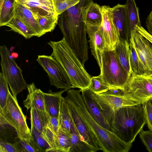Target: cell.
Instances as JSON below:
<instances>
[{"mask_svg":"<svg viewBox=\"0 0 152 152\" xmlns=\"http://www.w3.org/2000/svg\"><path fill=\"white\" fill-rule=\"evenodd\" d=\"M69 134L58 130L54 135L53 146L47 149L45 152H69L70 147Z\"/></svg>","mask_w":152,"mask_h":152,"instance_id":"24","label":"cell"},{"mask_svg":"<svg viewBox=\"0 0 152 152\" xmlns=\"http://www.w3.org/2000/svg\"><path fill=\"white\" fill-rule=\"evenodd\" d=\"M30 129L35 142L42 152H45L50 148L49 144L44 139L41 134L36 128L31 126Z\"/></svg>","mask_w":152,"mask_h":152,"instance_id":"35","label":"cell"},{"mask_svg":"<svg viewBox=\"0 0 152 152\" xmlns=\"http://www.w3.org/2000/svg\"><path fill=\"white\" fill-rule=\"evenodd\" d=\"M124 90L130 98L142 104L152 98V77L131 74Z\"/></svg>","mask_w":152,"mask_h":152,"instance_id":"10","label":"cell"},{"mask_svg":"<svg viewBox=\"0 0 152 152\" xmlns=\"http://www.w3.org/2000/svg\"><path fill=\"white\" fill-rule=\"evenodd\" d=\"M58 120V130L67 134H79L73 121L69 104L64 98L61 104Z\"/></svg>","mask_w":152,"mask_h":152,"instance_id":"22","label":"cell"},{"mask_svg":"<svg viewBox=\"0 0 152 152\" xmlns=\"http://www.w3.org/2000/svg\"><path fill=\"white\" fill-rule=\"evenodd\" d=\"M133 44L142 67L144 75H152V43L136 29L131 33L130 42Z\"/></svg>","mask_w":152,"mask_h":152,"instance_id":"11","label":"cell"},{"mask_svg":"<svg viewBox=\"0 0 152 152\" xmlns=\"http://www.w3.org/2000/svg\"><path fill=\"white\" fill-rule=\"evenodd\" d=\"M27 88L28 93L26 99L23 101L24 107L27 110L31 108L36 110L47 123L50 116L45 108L43 92L40 89L37 88L33 82L28 84Z\"/></svg>","mask_w":152,"mask_h":152,"instance_id":"13","label":"cell"},{"mask_svg":"<svg viewBox=\"0 0 152 152\" xmlns=\"http://www.w3.org/2000/svg\"><path fill=\"white\" fill-rule=\"evenodd\" d=\"M70 147L69 152H96L91 146L82 140L77 133L69 134Z\"/></svg>","mask_w":152,"mask_h":152,"instance_id":"28","label":"cell"},{"mask_svg":"<svg viewBox=\"0 0 152 152\" xmlns=\"http://www.w3.org/2000/svg\"><path fill=\"white\" fill-rule=\"evenodd\" d=\"M30 112L31 126L34 127L39 132L49 144L50 148L51 147L53 144L55 134L36 110L31 108Z\"/></svg>","mask_w":152,"mask_h":152,"instance_id":"20","label":"cell"},{"mask_svg":"<svg viewBox=\"0 0 152 152\" xmlns=\"http://www.w3.org/2000/svg\"><path fill=\"white\" fill-rule=\"evenodd\" d=\"M58 16L37 15L35 17L42 30L45 34L47 32H51L55 29L58 23Z\"/></svg>","mask_w":152,"mask_h":152,"instance_id":"29","label":"cell"},{"mask_svg":"<svg viewBox=\"0 0 152 152\" xmlns=\"http://www.w3.org/2000/svg\"><path fill=\"white\" fill-rule=\"evenodd\" d=\"M65 91L63 90L52 92L50 90L48 93L43 92L45 108L50 117H54L58 119L61 104L64 98L62 95Z\"/></svg>","mask_w":152,"mask_h":152,"instance_id":"21","label":"cell"},{"mask_svg":"<svg viewBox=\"0 0 152 152\" xmlns=\"http://www.w3.org/2000/svg\"><path fill=\"white\" fill-rule=\"evenodd\" d=\"M16 0H0V26H6L15 16Z\"/></svg>","mask_w":152,"mask_h":152,"instance_id":"25","label":"cell"},{"mask_svg":"<svg viewBox=\"0 0 152 152\" xmlns=\"http://www.w3.org/2000/svg\"><path fill=\"white\" fill-rule=\"evenodd\" d=\"M130 53L129 63L131 74L134 75H144L143 70L132 42H129Z\"/></svg>","mask_w":152,"mask_h":152,"instance_id":"32","label":"cell"},{"mask_svg":"<svg viewBox=\"0 0 152 152\" xmlns=\"http://www.w3.org/2000/svg\"><path fill=\"white\" fill-rule=\"evenodd\" d=\"M48 44L53 49L51 54L64 67L70 78L72 88L81 91L88 88L92 77L66 42L64 38L57 41H50Z\"/></svg>","mask_w":152,"mask_h":152,"instance_id":"4","label":"cell"},{"mask_svg":"<svg viewBox=\"0 0 152 152\" xmlns=\"http://www.w3.org/2000/svg\"><path fill=\"white\" fill-rule=\"evenodd\" d=\"M0 121L8 124L14 128L19 139L30 143L34 140L31 129L27 124L26 118L19 106L17 99L9 92L6 113L0 115Z\"/></svg>","mask_w":152,"mask_h":152,"instance_id":"7","label":"cell"},{"mask_svg":"<svg viewBox=\"0 0 152 152\" xmlns=\"http://www.w3.org/2000/svg\"><path fill=\"white\" fill-rule=\"evenodd\" d=\"M141 104L122 107L117 110L110 124V130L124 142H133L146 124Z\"/></svg>","mask_w":152,"mask_h":152,"instance_id":"3","label":"cell"},{"mask_svg":"<svg viewBox=\"0 0 152 152\" xmlns=\"http://www.w3.org/2000/svg\"><path fill=\"white\" fill-rule=\"evenodd\" d=\"M47 125L53 133L56 134L58 129V119L54 117H50Z\"/></svg>","mask_w":152,"mask_h":152,"instance_id":"40","label":"cell"},{"mask_svg":"<svg viewBox=\"0 0 152 152\" xmlns=\"http://www.w3.org/2000/svg\"><path fill=\"white\" fill-rule=\"evenodd\" d=\"M0 152H21L16 142L12 144L0 139Z\"/></svg>","mask_w":152,"mask_h":152,"instance_id":"39","label":"cell"},{"mask_svg":"<svg viewBox=\"0 0 152 152\" xmlns=\"http://www.w3.org/2000/svg\"><path fill=\"white\" fill-rule=\"evenodd\" d=\"M48 74L51 85L67 91L72 87L69 77L60 63L51 55H38L36 60Z\"/></svg>","mask_w":152,"mask_h":152,"instance_id":"9","label":"cell"},{"mask_svg":"<svg viewBox=\"0 0 152 152\" xmlns=\"http://www.w3.org/2000/svg\"><path fill=\"white\" fill-rule=\"evenodd\" d=\"M145 23L147 31L152 35V10L146 18Z\"/></svg>","mask_w":152,"mask_h":152,"instance_id":"42","label":"cell"},{"mask_svg":"<svg viewBox=\"0 0 152 152\" xmlns=\"http://www.w3.org/2000/svg\"><path fill=\"white\" fill-rule=\"evenodd\" d=\"M91 94L92 98L109 124L115 112L119 108L141 104L130 98L126 94H116L108 91L99 94L94 93L91 91Z\"/></svg>","mask_w":152,"mask_h":152,"instance_id":"8","label":"cell"},{"mask_svg":"<svg viewBox=\"0 0 152 152\" xmlns=\"http://www.w3.org/2000/svg\"><path fill=\"white\" fill-rule=\"evenodd\" d=\"M15 15L22 20L35 34L40 37L45 34L42 30L33 13L16 1L15 6Z\"/></svg>","mask_w":152,"mask_h":152,"instance_id":"18","label":"cell"},{"mask_svg":"<svg viewBox=\"0 0 152 152\" xmlns=\"http://www.w3.org/2000/svg\"><path fill=\"white\" fill-rule=\"evenodd\" d=\"M93 2V0H80L58 16V24L63 38L83 65L88 58L86 15Z\"/></svg>","mask_w":152,"mask_h":152,"instance_id":"1","label":"cell"},{"mask_svg":"<svg viewBox=\"0 0 152 152\" xmlns=\"http://www.w3.org/2000/svg\"><path fill=\"white\" fill-rule=\"evenodd\" d=\"M142 104L143 107L146 123L149 130L152 132V105L148 100Z\"/></svg>","mask_w":152,"mask_h":152,"instance_id":"37","label":"cell"},{"mask_svg":"<svg viewBox=\"0 0 152 152\" xmlns=\"http://www.w3.org/2000/svg\"><path fill=\"white\" fill-rule=\"evenodd\" d=\"M30 10L35 16L39 15H51L59 16L56 13L53 0H16Z\"/></svg>","mask_w":152,"mask_h":152,"instance_id":"17","label":"cell"},{"mask_svg":"<svg viewBox=\"0 0 152 152\" xmlns=\"http://www.w3.org/2000/svg\"><path fill=\"white\" fill-rule=\"evenodd\" d=\"M128 17L129 22L130 33L136 30L137 25H141L138 7L137 6L135 0H126Z\"/></svg>","mask_w":152,"mask_h":152,"instance_id":"26","label":"cell"},{"mask_svg":"<svg viewBox=\"0 0 152 152\" xmlns=\"http://www.w3.org/2000/svg\"><path fill=\"white\" fill-rule=\"evenodd\" d=\"M140 138L147 149L152 152V132L143 130L139 133Z\"/></svg>","mask_w":152,"mask_h":152,"instance_id":"38","label":"cell"},{"mask_svg":"<svg viewBox=\"0 0 152 152\" xmlns=\"http://www.w3.org/2000/svg\"><path fill=\"white\" fill-rule=\"evenodd\" d=\"M73 121L81 140L88 143L96 151L102 149L86 124L77 110L72 104L67 103Z\"/></svg>","mask_w":152,"mask_h":152,"instance_id":"16","label":"cell"},{"mask_svg":"<svg viewBox=\"0 0 152 152\" xmlns=\"http://www.w3.org/2000/svg\"><path fill=\"white\" fill-rule=\"evenodd\" d=\"M100 75L103 83L111 89H124L129 77L114 50L105 48L101 53Z\"/></svg>","mask_w":152,"mask_h":152,"instance_id":"5","label":"cell"},{"mask_svg":"<svg viewBox=\"0 0 152 152\" xmlns=\"http://www.w3.org/2000/svg\"><path fill=\"white\" fill-rule=\"evenodd\" d=\"M113 21L119 37L130 42L131 35L126 6L118 4L112 7Z\"/></svg>","mask_w":152,"mask_h":152,"instance_id":"14","label":"cell"},{"mask_svg":"<svg viewBox=\"0 0 152 152\" xmlns=\"http://www.w3.org/2000/svg\"><path fill=\"white\" fill-rule=\"evenodd\" d=\"M81 96L87 109L94 120L104 128L110 131V125L97 105L92 98L88 88L81 91Z\"/></svg>","mask_w":152,"mask_h":152,"instance_id":"19","label":"cell"},{"mask_svg":"<svg viewBox=\"0 0 152 152\" xmlns=\"http://www.w3.org/2000/svg\"><path fill=\"white\" fill-rule=\"evenodd\" d=\"M111 8L108 6L101 7L102 20L99 29L103 38L105 48L114 50L119 37L113 21Z\"/></svg>","mask_w":152,"mask_h":152,"instance_id":"12","label":"cell"},{"mask_svg":"<svg viewBox=\"0 0 152 152\" xmlns=\"http://www.w3.org/2000/svg\"><path fill=\"white\" fill-rule=\"evenodd\" d=\"M151 76L152 77V75Z\"/></svg>","mask_w":152,"mask_h":152,"instance_id":"44","label":"cell"},{"mask_svg":"<svg viewBox=\"0 0 152 152\" xmlns=\"http://www.w3.org/2000/svg\"><path fill=\"white\" fill-rule=\"evenodd\" d=\"M136 29L140 33L152 43V35L141 25H137Z\"/></svg>","mask_w":152,"mask_h":152,"instance_id":"41","label":"cell"},{"mask_svg":"<svg viewBox=\"0 0 152 152\" xmlns=\"http://www.w3.org/2000/svg\"><path fill=\"white\" fill-rule=\"evenodd\" d=\"M21 152H41L40 148L36 145L34 140L30 143L19 139L16 142Z\"/></svg>","mask_w":152,"mask_h":152,"instance_id":"36","label":"cell"},{"mask_svg":"<svg viewBox=\"0 0 152 152\" xmlns=\"http://www.w3.org/2000/svg\"><path fill=\"white\" fill-rule=\"evenodd\" d=\"M56 13L59 15L63 12L78 3L80 0H53Z\"/></svg>","mask_w":152,"mask_h":152,"instance_id":"34","label":"cell"},{"mask_svg":"<svg viewBox=\"0 0 152 152\" xmlns=\"http://www.w3.org/2000/svg\"><path fill=\"white\" fill-rule=\"evenodd\" d=\"M114 50L120 64L130 76L131 72L129 63V43L119 37Z\"/></svg>","mask_w":152,"mask_h":152,"instance_id":"23","label":"cell"},{"mask_svg":"<svg viewBox=\"0 0 152 152\" xmlns=\"http://www.w3.org/2000/svg\"><path fill=\"white\" fill-rule=\"evenodd\" d=\"M148 100L150 102L151 104L152 105V98Z\"/></svg>","mask_w":152,"mask_h":152,"instance_id":"43","label":"cell"},{"mask_svg":"<svg viewBox=\"0 0 152 152\" xmlns=\"http://www.w3.org/2000/svg\"><path fill=\"white\" fill-rule=\"evenodd\" d=\"M86 33L89 38V42L92 54L100 67L101 65V53L105 47L102 36L99 29V26L86 22Z\"/></svg>","mask_w":152,"mask_h":152,"instance_id":"15","label":"cell"},{"mask_svg":"<svg viewBox=\"0 0 152 152\" xmlns=\"http://www.w3.org/2000/svg\"><path fill=\"white\" fill-rule=\"evenodd\" d=\"M88 88L93 93L96 94L105 92L111 89L103 83L100 75L92 77Z\"/></svg>","mask_w":152,"mask_h":152,"instance_id":"33","label":"cell"},{"mask_svg":"<svg viewBox=\"0 0 152 152\" xmlns=\"http://www.w3.org/2000/svg\"><path fill=\"white\" fill-rule=\"evenodd\" d=\"M6 26L10 27L12 30L18 33L26 39L36 36L31 29L15 15Z\"/></svg>","mask_w":152,"mask_h":152,"instance_id":"27","label":"cell"},{"mask_svg":"<svg viewBox=\"0 0 152 152\" xmlns=\"http://www.w3.org/2000/svg\"><path fill=\"white\" fill-rule=\"evenodd\" d=\"M0 54L2 73L10 86L12 95L17 99V94L27 88L28 84L23 77L22 70L18 66L4 45L0 46Z\"/></svg>","mask_w":152,"mask_h":152,"instance_id":"6","label":"cell"},{"mask_svg":"<svg viewBox=\"0 0 152 152\" xmlns=\"http://www.w3.org/2000/svg\"><path fill=\"white\" fill-rule=\"evenodd\" d=\"M8 83L2 72L0 73V115L6 113L8 96L10 91Z\"/></svg>","mask_w":152,"mask_h":152,"instance_id":"30","label":"cell"},{"mask_svg":"<svg viewBox=\"0 0 152 152\" xmlns=\"http://www.w3.org/2000/svg\"><path fill=\"white\" fill-rule=\"evenodd\" d=\"M102 20L101 7L94 2L90 5L87 14L86 22L100 26Z\"/></svg>","mask_w":152,"mask_h":152,"instance_id":"31","label":"cell"},{"mask_svg":"<svg viewBox=\"0 0 152 152\" xmlns=\"http://www.w3.org/2000/svg\"><path fill=\"white\" fill-rule=\"evenodd\" d=\"M80 90L70 89L67 91L65 100L72 104L82 117L90 131L104 152H128L132 142L127 143L110 131L104 128L93 118L86 107Z\"/></svg>","mask_w":152,"mask_h":152,"instance_id":"2","label":"cell"}]
</instances>
